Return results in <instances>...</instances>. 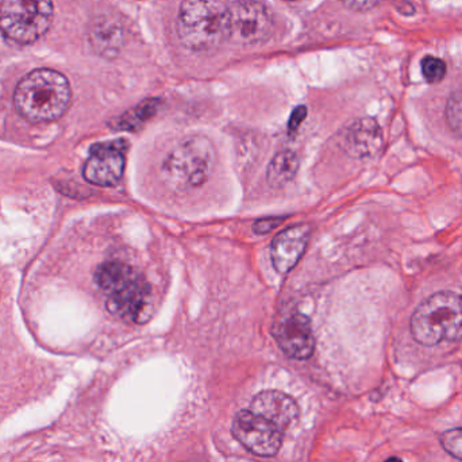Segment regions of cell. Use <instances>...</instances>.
Returning a JSON list of instances; mask_svg holds the SVG:
<instances>
[{
	"mask_svg": "<svg viewBox=\"0 0 462 462\" xmlns=\"http://www.w3.org/2000/svg\"><path fill=\"white\" fill-rule=\"evenodd\" d=\"M95 282L107 296L106 306L114 317L143 325L153 314L151 284L127 263H102L95 272Z\"/></svg>",
	"mask_w": 462,
	"mask_h": 462,
	"instance_id": "obj_1",
	"label": "cell"
},
{
	"mask_svg": "<svg viewBox=\"0 0 462 462\" xmlns=\"http://www.w3.org/2000/svg\"><path fill=\"white\" fill-rule=\"evenodd\" d=\"M72 99L69 81L59 70L41 68L27 73L14 94L22 118L32 124L51 122L67 113Z\"/></svg>",
	"mask_w": 462,
	"mask_h": 462,
	"instance_id": "obj_2",
	"label": "cell"
},
{
	"mask_svg": "<svg viewBox=\"0 0 462 462\" xmlns=\"http://www.w3.org/2000/svg\"><path fill=\"white\" fill-rule=\"evenodd\" d=\"M226 0H183L179 8L178 35L192 51H208L227 41Z\"/></svg>",
	"mask_w": 462,
	"mask_h": 462,
	"instance_id": "obj_3",
	"label": "cell"
},
{
	"mask_svg": "<svg viewBox=\"0 0 462 462\" xmlns=\"http://www.w3.org/2000/svg\"><path fill=\"white\" fill-rule=\"evenodd\" d=\"M412 337L423 346L462 338V295L441 291L422 301L410 320Z\"/></svg>",
	"mask_w": 462,
	"mask_h": 462,
	"instance_id": "obj_4",
	"label": "cell"
},
{
	"mask_svg": "<svg viewBox=\"0 0 462 462\" xmlns=\"http://www.w3.org/2000/svg\"><path fill=\"white\" fill-rule=\"evenodd\" d=\"M216 162V149L206 137L194 135L179 143L165 159L162 178L178 192L203 186L210 178Z\"/></svg>",
	"mask_w": 462,
	"mask_h": 462,
	"instance_id": "obj_5",
	"label": "cell"
},
{
	"mask_svg": "<svg viewBox=\"0 0 462 462\" xmlns=\"http://www.w3.org/2000/svg\"><path fill=\"white\" fill-rule=\"evenodd\" d=\"M51 0H2L0 32L18 45H30L42 38L53 23Z\"/></svg>",
	"mask_w": 462,
	"mask_h": 462,
	"instance_id": "obj_6",
	"label": "cell"
},
{
	"mask_svg": "<svg viewBox=\"0 0 462 462\" xmlns=\"http://www.w3.org/2000/svg\"><path fill=\"white\" fill-rule=\"evenodd\" d=\"M273 32V19L265 5L258 0H236L229 5L227 41L250 46L265 42Z\"/></svg>",
	"mask_w": 462,
	"mask_h": 462,
	"instance_id": "obj_7",
	"label": "cell"
},
{
	"mask_svg": "<svg viewBox=\"0 0 462 462\" xmlns=\"http://www.w3.org/2000/svg\"><path fill=\"white\" fill-rule=\"evenodd\" d=\"M231 433L253 455L273 457L282 448L284 431L252 410H242L234 417Z\"/></svg>",
	"mask_w": 462,
	"mask_h": 462,
	"instance_id": "obj_8",
	"label": "cell"
},
{
	"mask_svg": "<svg viewBox=\"0 0 462 462\" xmlns=\"http://www.w3.org/2000/svg\"><path fill=\"white\" fill-rule=\"evenodd\" d=\"M129 145L125 140L97 143L84 164L83 175L88 183L99 187H113L121 181L126 165Z\"/></svg>",
	"mask_w": 462,
	"mask_h": 462,
	"instance_id": "obj_9",
	"label": "cell"
},
{
	"mask_svg": "<svg viewBox=\"0 0 462 462\" xmlns=\"http://www.w3.org/2000/svg\"><path fill=\"white\" fill-rule=\"evenodd\" d=\"M273 337L280 349L293 360H307L315 350L311 322L301 312L282 318L273 328Z\"/></svg>",
	"mask_w": 462,
	"mask_h": 462,
	"instance_id": "obj_10",
	"label": "cell"
},
{
	"mask_svg": "<svg viewBox=\"0 0 462 462\" xmlns=\"http://www.w3.org/2000/svg\"><path fill=\"white\" fill-rule=\"evenodd\" d=\"M311 236V226L307 224L295 225L277 234L272 241L271 258L274 269L280 274L288 273L298 265L306 252Z\"/></svg>",
	"mask_w": 462,
	"mask_h": 462,
	"instance_id": "obj_11",
	"label": "cell"
},
{
	"mask_svg": "<svg viewBox=\"0 0 462 462\" xmlns=\"http://www.w3.org/2000/svg\"><path fill=\"white\" fill-rule=\"evenodd\" d=\"M383 132L374 119L361 118L342 133L341 145L347 154L356 159L374 156L383 146Z\"/></svg>",
	"mask_w": 462,
	"mask_h": 462,
	"instance_id": "obj_12",
	"label": "cell"
},
{
	"mask_svg": "<svg viewBox=\"0 0 462 462\" xmlns=\"http://www.w3.org/2000/svg\"><path fill=\"white\" fill-rule=\"evenodd\" d=\"M250 410L274 423L282 431L299 418L298 403L290 395L280 391H263L258 393L253 399Z\"/></svg>",
	"mask_w": 462,
	"mask_h": 462,
	"instance_id": "obj_13",
	"label": "cell"
},
{
	"mask_svg": "<svg viewBox=\"0 0 462 462\" xmlns=\"http://www.w3.org/2000/svg\"><path fill=\"white\" fill-rule=\"evenodd\" d=\"M89 40L97 53L113 59L118 56L124 46V26L116 19L100 16L95 19L89 30Z\"/></svg>",
	"mask_w": 462,
	"mask_h": 462,
	"instance_id": "obj_14",
	"label": "cell"
},
{
	"mask_svg": "<svg viewBox=\"0 0 462 462\" xmlns=\"http://www.w3.org/2000/svg\"><path fill=\"white\" fill-rule=\"evenodd\" d=\"M299 171V157L291 151H282L269 162L266 180L273 189H282L293 180Z\"/></svg>",
	"mask_w": 462,
	"mask_h": 462,
	"instance_id": "obj_15",
	"label": "cell"
},
{
	"mask_svg": "<svg viewBox=\"0 0 462 462\" xmlns=\"http://www.w3.org/2000/svg\"><path fill=\"white\" fill-rule=\"evenodd\" d=\"M157 108H159V100H145V102L135 106L134 108L116 118L111 124V126L116 130L134 132V130L140 129L145 122H148L157 113Z\"/></svg>",
	"mask_w": 462,
	"mask_h": 462,
	"instance_id": "obj_16",
	"label": "cell"
},
{
	"mask_svg": "<svg viewBox=\"0 0 462 462\" xmlns=\"http://www.w3.org/2000/svg\"><path fill=\"white\" fill-rule=\"evenodd\" d=\"M445 116L450 129L462 137V88L450 95Z\"/></svg>",
	"mask_w": 462,
	"mask_h": 462,
	"instance_id": "obj_17",
	"label": "cell"
},
{
	"mask_svg": "<svg viewBox=\"0 0 462 462\" xmlns=\"http://www.w3.org/2000/svg\"><path fill=\"white\" fill-rule=\"evenodd\" d=\"M420 67H422L423 78L426 79L428 83H441L447 76V64H445L444 60L439 59V57L426 56L420 62Z\"/></svg>",
	"mask_w": 462,
	"mask_h": 462,
	"instance_id": "obj_18",
	"label": "cell"
},
{
	"mask_svg": "<svg viewBox=\"0 0 462 462\" xmlns=\"http://www.w3.org/2000/svg\"><path fill=\"white\" fill-rule=\"evenodd\" d=\"M441 445L452 457L462 461V429H453L442 434Z\"/></svg>",
	"mask_w": 462,
	"mask_h": 462,
	"instance_id": "obj_19",
	"label": "cell"
},
{
	"mask_svg": "<svg viewBox=\"0 0 462 462\" xmlns=\"http://www.w3.org/2000/svg\"><path fill=\"white\" fill-rule=\"evenodd\" d=\"M282 221H284V217H269V218L258 219L253 225V230L257 234H268L272 230L276 229L277 226H280Z\"/></svg>",
	"mask_w": 462,
	"mask_h": 462,
	"instance_id": "obj_20",
	"label": "cell"
},
{
	"mask_svg": "<svg viewBox=\"0 0 462 462\" xmlns=\"http://www.w3.org/2000/svg\"><path fill=\"white\" fill-rule=\"evenodd\" d=\"M307 116V108L304 106H299L293 110L292 116H291L290 122H288V134L293 135L298 132L300 125L303 124L304 119Z\"/></svg>",
	"mask_w": 462,
	"mask_h": 462,
	"instance_id": "obj_21",
	"label": "cell"
},
{
	"mask_svg": "<svg viewBox=\"0 0 462 462\" xmlns=\"http://www.w3.org/2000/svg\"><path fill=\"white\" fill-rule=\"evenodd\" d=\"M341 2L350 10L364 13V11L374 10L383 0H341Z\"/></svg>",
	"mask_w": 462,
	"mask_h": 462,
	"instance_id": "obj_22",
	"label": "cell"
},
{
	"mask_svg": "<svg viewBox=\"0 0 462 462\" xmlns=\"http://www.w3.org/2000/svg\"><path fill=\"white\" fill-rule=\"evenodd\" d=\"M385 462H403V461H402L401 458H398V457H391V458H388V460Z\"/></svg>",
	"mask_w": 462,
	"mask_h": 462,
	"instance_id": "obj_23",
	"label": "cell"
},
{
	"mask_svg": "<svg viewBox=\"0 0 462 462\" xmlns=\"http://www.w3.org/2000/svg\"><path fill=\"white\" fill-rule=\"evenodd\" d=\"M288 2H292V0H288Z\"/></svg>",
	"mask_w": 462,
	"mask_h": 462,
	"instance_id": "obj_24",
	"label": "cell"
}]
</instances>
